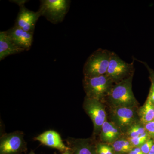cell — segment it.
Returning <instances> with one entry per match:
<instances>
[{"label": "cell", "instance_id": "6da1fadb", "mask_svg": "<svg viewBox=\"0 0 154 154\" xmlns=\"http://www.w3.org/2000/svg\"><path fill=\"white\" fill-rule=\"evenodd\" d=\"M133 74L119 82L116 83L106 98L114 107H134L138 102L132 91Z\"/></svg>", "mask_w": 154, "mask_h": 154}, {"label": "cell", "instance_id": "7a4b0ae2", "mask_svg": "<svg viewBox=\"0 0 154 154\" xmlns=\"http://www.w3.org/2000/svg\"><path fill=\"white\" fill-rule=\"evenodd\" d=\"M112 52L102 48H99L94 51L84 64V77H93L106 75Z\"/></svg>", "mask_w": 154, "mask_h": 154}, {"label": "cell", "instance_id": "3957f363", "mask_svg": "<svg viewBox=\"0 0 154 154\" xmlns=\"http://www.w3.org/2000/svg\"><path fill=\"white\" fill-rule=\"evenodd\" d=\"M83 82L86 97L101 102L108 96L114 84L106 75L93 77H84Z\"/></svg>", "mask_w": 154, "mask_h": 154}, {"label": "cell", "instance_id": "277c9868", "mask_svg": "<svg viewBox=\"0 0 154 154\" xmlns=\"http://www.w3.org/2000/svg\"><path fill=\"white\" fill-rule=\"evenodd\" d=\"M40 2L38 13L54 24L63 21L71 3L69 0H42Z\"/></svg>", "mask_w": 154, "mask_h": 154}, {"label": "cell", "instance_id": "5b68a950", "mask_svg": "<svg viewBox=\"0 0 154 154\" xmlns=\"http://www.w3.org/2000/svg\"><path fill=\"white\" fill-rule=\"evenodd\" d=\"M134 60L128 63L112 51L106 75L116 84L134 73Z\"/></svg>", "mask_w": 154, "mask_h": 154}, {"label": "cell", "instance_id": "8992f818", "mask_svg": "<svg viewBox=\"0 0 154 154\" xmlns=\"http://www.w3.org/2000/svg\"><path fill=\"white\" fill-rule=\"evenodd\" d=\"M84 108L94 124L95 132H99L103 123L106 121L107 114L105 107L101 101L86 97Z\"/></svg>", "mask_w": 154, "mask_h": 154}, {"label": "cell", "instance_id": "52a82bcc", "mask_svg": "<svg viewBox=\"0 0 154 154\" xmlns=\"http://www.w3.org/2000/svg\"><path fill=\"white\" fill-rule=\"evenodd\" d=\"M20 9L15 22V26L28 32H34L35 25L41 16L38 11H34L28 10L25 6L26 1H15Z\"/></svg>", "mask_w": 154, "mask_h": 154}, {"label": "cell", "instance_id": "ba28073f", "mask_svg": "<svg viewBox=\"0 0 154 154\" xmlns=\"http://www.w3.org/2000/svg\"><path fill=\"white\" fill-rule=\"evenodd\" d=\"M25 142L22 134L12 133L3 135L0 142V154H15L22 150Z\"/></svg>", "mask_w": 154, "mask_h": 154}, {"label": "cell", "instance_id": "9c48e42d", "mask_svg": "<svg viewBox=\"0 0 154 154\" xmlns=\"http://www.w3.org/2000/svg\"><path fill=\"white\" fill-rule=\"evenodd\" d=\"M35 139L44 145L57 149L63 152L72 150L71 148L64 144L60 135L55 131L48 130L45 131L36 137Z\"/></svg>", "mask_w": 154, "mask_h": 154}, {"label": "cell", "instance_id": "30bf717a", "mask_svg": "<svg viewBox=\"0 0 154 154\" xmlns=\"http://www.w3.org/2000/svg\"><path fill=\"white\" fill-rule=\"evenodd\" d=\"M6 31L17 46L25 51L30 49L33 42V33L25 31L15 25Z\"/></svg>", "mask_w": 154, "mask_h": 154}, {"label": "cell", "instance_id": "8fae6325", "mask_svg": "<svg viewBox=\"0 0 154 154\" xmlns=\"http://www.w3.org/2000/svg\"><path fill=\"white\" fill-rule=\"evenodd\" d=\"M133 108L126 107H114L113 112V119L120 128L128 127L134 121V111Z\"/></svg>", "mask_w": 154, "mask_h": 154}, {"label": "cell", "instance_id": "7c38bea8", "mask_svg": "<svg viewBox=\"0 0 154 154\" xmlns=\"http://www.w3.org/2000/svg\"><path fill=\"white\" fill-rule=\"evenodd\" d=\"M24 51L14 43L7 31L0 32V60H2L9 56L20 53Z\"/></svg>", "mask_w": 154, "mask_h": 154}, {"label": "cell", "instance_id": "4fadbf2b", "mask_svg": "<svg viewBox=\"0 0 154 154\" xmlns=\"http://www.w3.org/2000/svg\"><path fill=\"white\" fill-rule=\"evenodd\" d=\"M101 130V139L106 142H114L117 140L120 134L118 127L107 121L103 123Z\"/></svg>", "mask_w": 154, "mask_h": 154}, {"label": "cell", "instance_id": "5bb4252c", "mask_svg": "<svg viewBox=\"0 0 154 154\" xmlns=\"http://www.w3.org/2000/svg\"><path fill=\"white\" fill-rule=\"evenodd\" d=\"M154 104L148 98L139 111L140 120L143 123L146 124L154 120Z\"/></svg>", "mask_w": 154, "mask_h": 154}, {"label": "cell", "instance_id": "9a60e30c", "mask_svg": "<svg viewBox=\"0 0 154 154\" xmlns=\"http://www.w3.org/2000/svg\"><path fill=\"white\" fill-rule=\"evenodd\" d=\"M112 147L114 151L119 153H129L134 148L129 140L123 139L116 140Z\"/></svg>", "mask_w": 154, "mask_h": 154}, {"label": "cell", "instance_id": "2e32d148", "mask_svg": "<svg viewBox=\"0 0 154 154\" xmlns=\"http://www.w3.org/2000/svg\"><path fill=\"white\" fill-rule=\"evenodd\" d=\"M73 144L75 154H93L91 146L86 141H75Z\"/></svg>", "mask_w": 154, "mask_h": 154}, {"label": "cell", "instance_id": "e0dca14e", "mask_svg": "<svg viewBox=\"0 0 154 154\" xmlns=\"http://www.w3.org/2000/svg\"><path fill=\"white\" fill-rule=\"evenodd\" d=\"M145 127L142 126L140 125L135 124L130 127L128 131L129 138L137 137L146 132Z\"/></svg>", "mask_w": 154, "mask_h": 154}, {"label": "cell", "instance_id": "ac0fdd59", "mask_svg": "<svg viewBox=\"0 0 154 154\" xmlns=\"http://www.w3.org/2000/svg\"><path fill=\"white\" fill-rule=\"evenodd\" d=\"M149 136L148 133L146 131L143 134L140 135L137 137L129 138V140L134 147H140L143 144L149 139Z\"/></svg>", "mask_w": 154, "mask_h": 154}, {"label": "cell", "instance_id": "d6986e66", "mask_svg": "<svg viewBox=\"0 0 154 154\" xmlns=\"http://www.w3.org/2000/svg\"><path fill=\"white\" fill-rule=\"evenodd\" d=\"M113 147L106 144H100L97 148L98 154H113Z\"/></svg>", "mask_w": 154, "mask_h": 154}, {"label": "cell", "instance_id": "ffe728a7", "mask_svg": "<svg viewBox=\"0 0 154 154\" xmlns=\"http://www.w3.org/2000/svg\"><path fill=\"white\" fill-rule=\"evenodd\" d=\"M154 144L153 140L149 139L144 143L140 147L144 154H148Z\"/></svg>", "mask_w": 154, "mask_h": 154}, {"label": "cell", "instance_id": "44dd1931", "mask_svg": "<svg viewBox=\"0 0 154 154\" xmlns=\"http://www.w3.org/2000/svg\"><path fill=\"white\" fill-rule=\"evenodd\" d=\"M133 59L135 60H137L139 62H140L141 63L143 64L144 66H145L146 68L147 69L148 71L149 72V78L151 82L152 85L153 86H154V70L153 69H152L150 67L148 64L147 63L145 62L142 61L138 60L137 59L133 57Z\"/></svg>", "mask_w": 154, "mask_h": 154}, {"label": "cell", "instance_id": "7402d4cb", "mask_svg": "<svg viewBox=\"0 0 154 154\" xmlns=\"http://www.w3.org/2000/svg\"><path fill=\"white\" fill-rule=\"evenodd\" d=\"M145 128L149 134L154 137V120L146 124Z\"/></svg>", "mask_w": 154, "mask_h": 154}, {"label": "cell", "instance_id": "603a6c76", "mask_svg": "<svg viewBox=\"0 0 154 154\" xmlns=\"http://www.w3.org/2000/svg\"><path fill=\"white\" fill-rule=\"evenodd\" d=\"M148 98L154 105V86L151 85Z\"/></svg>", "mask_w": 154, "mask_h": 154}, {"label": "cell", "instance_id": "cb8c5ba5", "mask_svg": "<svg viewBox=\"0 0 154 154\" xmlns=\"http://www.w3.org/2000/svg\"><path fill=\"white\" fill-rule=\"evenodd\" d=\"M128 154H144L142 152L141 150L140 147H134L132 149V150L128 153Z\"/></svg>", "mask_w": 154, "mask_h": 154}, {"label": "cell", "instance_id": "d4e9b609", "mask_svg": "<svg viewBox=\"0 0 154 154\" xmlns=\"http://www.w3.org/2000/svg\"><path fill=\"white\" fill-rule=\"evenodd\" d=\"M148 154H154V144Z\"/></svg>", "mask_w": 154, "mask_h": 154}, {"label": "cell", "instance_id": "484cf974", "mask_svg": "<svg viewBox=\"0 0 154 154\" xmlns=\"http://www.w3.org/2000/svg\"><path fill=\"white\" fill-rule=\"evenodd\" d=\"M62 154H72V153L71 150H69L65 152H64Z\"/></svg>", "mask_w": 154, "mask_h": 154}, {"label": "cell", "instance_id": "4316f807", "mask_svg": "<svg viewBox=\"0 0 154 154\" xmlns=\"http://www.w3.org/2000/svg\"><path fill=\"white\" fill-rule=\"evenodd\" d=\"M29 154H34V153L32 152V153H30Z\"/></svg>", "mask_w": 154, "mask_h": 154}, {"label": "cell", "instance_id": "83f0119b", "mask_svg": "<svg viewBox=\"0 0 154 154\" xmlns=\"http://www.w3.org/2000/svg\"></svg>", "mask_w": 154, "mask_h": 154}, {"label": "cell", "instance_id": "f1b7e54d", "mask_svg": "<svg viewBox=\"0 0 154 154\" xmlns=\"http://www.w3.org/2000/svg\"></svg>", "mask_w": 154, "mask_h": 154}]
</instances>
